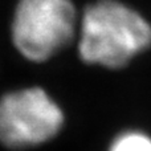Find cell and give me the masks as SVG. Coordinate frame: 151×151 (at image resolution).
Masks as SVG:
<instances>
[{"mask_svg":"<svg viewBox=\"0 0 151 151\" xmlns=\"http://www.w3.org/2000/svg\"><path fill=\"white\" fill-rule=\"evenodd\" d=\"M60 107L40 88L12 91L0 98V142L12 150L37 146L61 130Z\"/></svg>","mask_w":151,"mask_h":151,"instance_id":"3","label":"cell"},{"mask_svg":"<svg viewBox=\"0 0 151 151\" xmlns=\"http://www.w3.org/2000/svg\"><path fill=\"white\" fill-rule=\"evenodd\" d=\"M77 13L70 0H19L12 21V40L25 58L48 60L72 42Z\"/></svg>","mask_w":151,"mask_h":151,"instance_id":"2","label":"cell"},{"mask_svg":"<svg viewBox=\"0 0 151 151\" xmlns=\"http://www.w3.org/2000/svg\"><path fill=\"white\" fill-rule=\"evenodd\" d=\"M110 151H151V139L142 133H126L115 139Z\"/></svg>","mask_w":151,"mask_h":151,"instance_id":"4","label":"cell"},{"mask_svg":"<svg viewBox=\"0 0 151 151\" xmlns=\"http://www.w3.org/2000/svg\"><path fill=\"white\" fill-rule=\"evenodd\" d=\"M150 45V24L121 1L97 0L83 11L78 50L85 63L118 69Z\"/></svg>","mask_w":151,"mask_h":151,"instance_id":"1","label":"cell"}]
</instances>
